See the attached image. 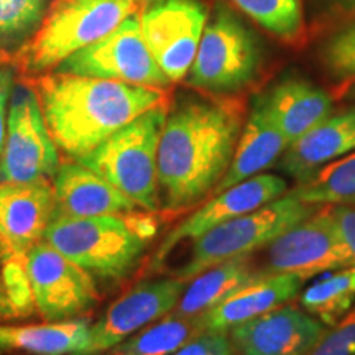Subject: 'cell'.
<instances>
[{
  "label": "cell",
  "mask_w": 355,
  "mask_h": 355,
  "mask_svg": "<svg viewBox=\"0 0 355 355\" xmlns=\"http://www.w3.org/2000/svg\"><path fill=\"white\" fill-rule=\"evenodd\" d=\"M242 127V109L234 101L188 96L173 104L158 146L163 209H189L211 196L229 170Z\"/></svg>",
  "instance_id": "obj_1"
},
{
  "label": "cell",
  "mask_w": 355,
  "mask_h": 355,
  "mask_svg": "<svg viewBox=\"0 0 355 355\" xmlns=\"http://www.w3.org/2000/svg\"><path fill=\"white\" fill-rule=\"evenodd\" d=\"M35 89L44 122L69 159L91 153L146 110L166 104L165 89L76 74L24 78Z\"/></svg>",
  "instance_id": "obj_2"
},
{
  "label": "cell",
  "mask_w": 355,
  "mask_h": 355,
  "mask_svg": "<svg viewBox=\"0 0 355 355\" xmlns=\"http://www.w3.org/2000/svg\"><path fill=\"white\" fill-rule=\"evenodd\" d=\"M141 6V0H53L38 28L12 56V64L25 78L50 73L139 13Z\"/></svg>",
  "instance_id": "obj_3"
},
{
  "label": "cell",
  "mask_w": 355,
  "mask_h": 355,
  "mask_svg": "<svg viewBox=\"0 0 355 355\" xmlns=\"http://www.w3.org/2000/svg\"><path fill=\"white\" fill-rule=\"evenodd\" d=\"M166 114V104L146 110L76 162L109 181L140 209L157 212L162 207L158 146Z\"/></svg>",
  "instance_id": "obj_4"
},
{
  "label": "cell",
  "mask_w": 355,
  "mask_h": 355,
  "mask_svg": "<svg viewBox=\"0 0 355 355\" xmlns=\"http://www.w3.org/2000/svg\"><path fill=\"white\" fill-rule=\"evenodd\" d=\"M130 216L55 217L43 242L91 275L121 279L135 268L148 243Z\"/></svg>",
  "instance_id": "obj_5"
},
{
  "label": "cell",
  "mask_w": 355,
  "mask_h": 355,
  "mask_svg": "<svg viewBox=\"0 0 355 355\" xmlns=\"http://www.w3.org/2000/svg\"><path fill=\"white\" fill-rule=\"evenodd\" d=\"M321 206L300 201L286 191L259 209L216 225L194 241L186 263L173 277L188 283L204 270L241 255H250L313 216Z\"/></svg>",
  "instance_id": "obj_6"
},
{
  "label": "cell",
  "mask_w": 355,
  "mask_h": 355,
  "mask_svg": "<svg viewBox=\"0 0 355 355\" xmlns=\"http://www.w3.org/2000/svg\"><path fill=\"white\" fill-rule=\"evenodd\" d=\"M261 63L260 43L224 3H217L199 42L186 81L212 94L237 92L254 81Z\"/></svg>",
  "instance_id": "obj_7"
},
{
  "label": "cell",
  "mask_w": 355,
  "mask_h": 355,
  "mask_svg": "<svg viewBox=\"0 0 355 355\" xmlns=\"http://www.w3.org/2000/svg\"><path fill=\"white\" fill-rule=\"evenodd\" d=\"M60 165V148L44 122L37 92L26 79L15 81L8 101L0 183L53 180Z\"/></svg>",
  "instance_id": "obj_8"
},
{
  "label": "cell",
  "mask_w": 355,
  "mask_h": 355,
  "mask_svg": "<svg viewBox=\"0 0 355 355\" xmlns=\"http://www.w3.org/2000/svg\"><path fill=\"white\" fill-rule=\"evenodd\" d=\"M53 71L158 89L171 84L146 46L139 13L127 17L117 28L66 58Z\"/></svg>",
  "instance_id": "obj_9"
},
{
  "label": "cell",
  "mask_w": 355,
  "mask_h": 355,
  "mask_svg": "<svg viewBox=\"0 0 355 355\" xmlns=\"http://www.w3.org/2000/svg\"><path fill=\"white\" fill-rule=\"evenodd\" d=\"M26 265L35 308L44 322L86 316L99 303L94 277L46 242L30 248Z\"/></svg>",
  "instance_id": "obj_10"
},
{
  "label": "cell",
  "mask_w": 355,
  "mask_h": 355,
  "mask_svg": "<svg viewBox=\"0 0 355 355\" xmlns=\"http://www.w3.org/2000/svg\"><path fill=\"white\" fill-rule=\"evenodd\" d=\"M140 15L145 43L171 83L188 76L207 21L199 0H157Z\"/></svg>",
  "instance_id": "obj_11"
},
{
  "label": "cell",
  "mask_w": 355,
  "mask_h": 355,
  "mask_svg": "<svg viewBox=\"0 0 355 355\" xmlns=\"http://www.w3.org/2000/svg\"><path fill=\"white\" fill-rule=\"evenodd\" d=\"M354 265V255L337 232L329 209L321 206L270 243L266 272L291 273L306 282L319 273Z\"/></svg>",
  "instance_id": "obj_12"
},
{
  "label": "cell",
  "mask_w": 355,
  "mask_h": 355,
  "mask_svg": "<svg viewBox=\"0 0 355 355\" xmlns=\"http://www.w3.org/2000/svg\"><path fill=\"white\" fill-rule=\"evenodd\" d=\"M186 283L171 278L141 282L121 296L99 321L89 326L86 347L79 355L107 352L176 308Z\"/></svg>",
  "instance_id": "obj_13"
},
{
  "label": "cell",
  "mask_w": 355,
  "mask_h": 355,
  "mask_svg": "<svg viewBox=\"0 0 355 355\" xmlns=\"http://www.w3.org/2000/svg\"><path fill=\"white\" fill-rule=\"evenodd\" d=\"M286 191L288 183L285 178L263 173V175L248 178V180L232 186V188L224 189L219 194H214L209 201L202 204L199 209L170 230V234L166 235L165 241L162 242V245L157 248V252L152 257L146 272H157L178 243L188 241V239L196 241L198 237H201L204 232L216 227V225L259 209L265 204L283 196Z\"/></svg>",
  "instance_id": "obj_14"
},
{
  "label": "cell",
  "mask_w": 355,
  "mask_h": 355,
  "mask_svg": "<svg viewBox=\"0 0 355 355\" xmlns=\"http://www.w3.org/2000/svg\"><path fill=\"white\" fill-rule=\"evenodd\" d=\"M324 324L296 306H278L229 331L239 355H309Z\"/></svg>",
  "instance_id": "obj_15"
},
{
  "label": "cell",
  "mask_w": 355,
  "mask_h": 355,
  "mask_svg": "<svg viewBox=\"0 0 355 355\" xmlns=\"http://www.w3.org/2000/svg\"><path fill=\"white\" fill-rule=\"evenodd\" d=\"M55 217H127L139 206L109 181L83 166L76 159L61 163L53 176Z\"/></svg>",
  "instance_id": "obj_16"
},
{
  "label": "cell",
  "mask_w": 355,
  "mask_h": 355,
  "mask_svg": "<svg viewBox=\"0 0 355 355\" xmlns=\"http://www.w3.org/2000/svg\"><path fill=\"white\" fill-rule=\"evenodd\" d=\"M53 183L38 178L21 183H0V234L21 254L43 241L53 219Z\"/></svg>",
  "instance_id": "obj_17"
},
{
  "label": "cell",
  "mask_w": 355,
  "mask_h": 355,
  "mask_svg": "<svg viewBox=\"0 0 355 355\" xmlns=\"http://www.w3.org/2000/svg\"><path fill=\"white\" fill-rule=\"evenodd\" d=\"M301 283L303 279L291 273H259L247 285L239 288L229 298L199 318L206 331L229 332L234 326L291 301L298 295Z\"/></svg>",
  "instance_id": "obj_18"
},
{
  "label": "cell",
  "mask_w": 355,
  "mask_h": 355,
  "mask_svg": "<svg viewBox=\"0 0 355 355\" xmlns=\"http://www.w3.org/2000/svg\"><path fill=\"white\" fill-rule=\"evenodd\" d=\"M290 145L326 121L334 110L332 97L306 79L288 76L257 96Z\"/></svg>",
  "instance_id": "obj_19"
},
{
  "label": "cell",
  "mask_w": 355,
  "mask_h": 355,
  "mask_svg": "<svg viewBox=\"0 0 355 355\" xmlns=\"http://www.w3.org/2000/svg\"><path fill=\"white\" fill-rule=\"evenodd\" d=\"M288 148H290V141L285 133L279 130L255 97L247 122L242 127L229 170L217 183L211 196L263 173V170L282 158Z\"/></svg>",
  "instance_id": "obj_20"
},
{
  "label": "cell",
  "mask_w": 355,
  "mask_h": 355,
  "mask_svg": "<svg viewBox=\"0 0 355 355\" xmlns=\"http://www.w3.org/2000/svg\"><path fill=\"white\" fill-rule=\"evenodd\" d=\"M355 152V105L331 114L326 121L290 145L279 158V168L298 181L319 168Z\"/></svg>",
  "instance_id": "obj_21"
},
{
  "label": "cell",
  "mask_w": 355,
  "mask_h": 355,
  "mask_svg": "<svg viewBox=\"0 0 355 355\" xmlns=\"http://www.w3.org/2000/svg\"><path fill=\"white\" fill-rule=\"evenodd\" d=\"M87 316L61 322L0 324V352L25 355H79L89 339Z\"/></svg>",
  "instance_id": "obj_22"
},
{
  "label": "cell",
  "mask_w": 355,
  "mask_h": 355,
  "mask_svg": "<svg viewBox=\"0 0 355 355\" xmlns=\"http://www.w3.org/2000/svg\"><path fill=\"white\" fill-rule=\"evenodd\" d=\"M259 273L252 266L250 255H241L222 261L204 270L186 283L183 295L173 311L186 318L201 316L202 313L229 298L239 288L247 285Z\"/></svg>",
  "instance_id": "obj_23"
},
{
  "label": "cell",
  "mask_w": 355,
  "mask_h": 355,
  "mask_svg": "<svg viewBox=\"0 0 355 355\" xmlns=\"http://www.w3.org/2000/svg\"><path fill=\"white\" fill-rule=\"evenodd\" d=\"M204 329L201 318H186L175 311L148 324L112 349V355H171L194 337L201 336Z\"/></svg>",
  "instance_id": "obj_24"
},
{
  "label": "cell",
  "mask_w": 355,
  "mask_h": 355,
  "mask_svg": "<svg viewBox=\"0 0 355 355\" xmlns=\"http://www.w3.org/2000/svg\"><path fill=\"white\" fill-rule=\"evenodd\" d=\"M35 313L26 255L0 234V321H21Z\"/></svg>",
  "instance_id": "obj_25"
},
{
  "label": "cell",
  "mask_w": 355,
  "mask_h": 355,
  "mask_svg": "<svg viewBox=\"0 0 355 355\" xmlns=\"http://www.w3.org/2000/svg\"><path fill=\"white\" fill-rule=\"evenodd\" d=\"M288 193L316 206L355 204V152L321 166Z\"/></svg>",
  "instance_id": "obj_26"
},
{
  "label": "cell",
  "mask_w": 355,
  "mask_h": 355,
  "mask_svg": "<svg viewBox=\"0 0 355 355\" xmlns=\"http://www.w3.org/2000/svg\"><path fill=\"white\" fill-rule=\"evenodd\" d=\"M301 306L324 326H334L352 309L355 301V265L334 270L301 295Z\"/></svg>",
  "instance_id": "obj_27"
},
{
  "label": "cell",
  "mask_w": 355,
  "mask_h": 355,
  "mask_svg": "<svg viewBox=\"0 0 355 355\" xmlns=\"http://www.w3.org/2000/svg\"><path fill=\"white\" fill-rule=\"evenodd\" d=\"M255 24L275 37L293 42L303 28L301 0H232Z\"/></svg>",
  "instance_id": "obj_28"
},
{
  "label": "cell",
  "mask_w": 355,
  "mask_h": 355,
  "mask_svg": "<svg viewBox=\"0 0 355 355\" xmlns=\"http://www.w3.org/2000/svg\"><path fill=\"white\" fill-rule=\"evenodd\" d=\"M50 0H0V40L17 42L42 24Z\"/></svg>",
  "instance_id": "obj_29"
},
{
  "label": "cell",
  "mask_w": 355,
  "mask_h": 355,
  "mask_svg": "<svg viewBox=\"0 0 355 355\" xmlns=\"http://www.w3.org/2000/svg\"><path fill=\"white\" fill-rule=\"evenodd\" d=\"M321 56L326 69L336 79H355V24L331 37Z\"/></svg>",
  "instance_id": "obj_30"
},
{
  "label": "cell",
  "mask_w": 355,
  "mask_h": 355,
  "mask_svg": "<svg viewBox=\"0 0 355 355\" xmlns=\"http://www.w3.org/2000/svg\"><path fill=\"white\" fill-rule=\"evenodd\" d=\"M331 327L309 355H355V308Z\"/></svg>",
  "instance_id": "obj_31"
},
{
  "label": "cell",
  "mask_w": 355,
  "mask_h": 355,
  "mask_svg": "<svg viewBox=\"0 0 355 355\" xmlns=\"http://www.w3.org/2000/svg\"><path fill=\"white\" fill-rule=\"evenodd\" d=\"M234 352L229 332L207 331L194 337L171 355H234Z\"/></svg>",
  "instance_id": "obj_32"
},
{
  "label": "cell",
  "mask_w": 355,
  "mask_h": 355,
  "mask_svg": "<svg viewBox=\"0 0 355 355\" xmlns=\"http://www.w3.org/2000/svg\"><path fill=\"white\" fill-rule=\"evenodd\" d=\"M334 225L355 259V204H326Z\"/></svg>",
  "instance_id": "obj_33"
},
{
  "label": "cell",
  "mask_w": 355,
  "mask_h": 355,
  "mask_svg": "<svg viewBox=\"0 0 355 355\" xmlns=\"http://www.w3.org/2000/svg\"><path fill=\"white\" fill-rule=\"evenodd\" d=\"M13 84H15L13 69L12 68H0V157H2L3 141H6L8 101H10Z\"/></svg>",
  "instance_id": "obj_34"
},
{
  "label": "cell",
  "mask_w": 355,
  "mask_h": 355,
  "mask_svg": "<svg viewBox=\"0 0 355 355\" xmlns=\"http://www.w3.org/2000/svg\"><path fill=\"white\" fill-rule=\"evenodd\" d=\"M318 13L332 20H355V0H313Z\"/></svg>",
  "instance_id": "obj_35"
},
{
  "label": "cell",
  "mask_w": 355,
  "mask_h": 355,
  "mask_svg": "<svg viewBox=\"0 0 355 355\" xmlns=\"http://www.w3.org/2000/svg\"><path fill=\"white\" fill-rule=\"evenodd\" d=\"M344 97L349 101H355V79L349 84L347 89L344 91Z\"/></svg>",
  "instance_id": "obj_36"
},
{
  "label": "cell",
  "mask_w": 355,
  "mask_h": 355,
  "mask_svg": "<svg viewBox=\"0 0 355 355\" xmlns=\"http://www.w3.org/2000/svg\"><path fill=\"white\" fill-rule=\"evenodd\" d=\"M3 55H6V50H3V42L0 40V58H2Z\"/></svg>",
  "instance_id": "obj_37"
},
{
  "label": "cell",
  "mask_w": 355,
  "mask_h": 355,
  "mask_svg": "<svg viewBox=\"0 0 355 355\" xmlns=\"http://www.w3.org/2000/svg\"><path fill=\"white\" fill-rule=\"evenodd\" d=\"M141 2H144V3H145V2H146V0H141Z\"/></svg>",
  "instance_id": "obj_38"
},
{
  "label": "cell",
  "mask_w": 355,
  "mask_h": 355,
  "mask_svg": "<svg viewBox=\"0 0 355 355\" xmlns=\"http://www.w3.org/2000/svg\"><path fill=\"white\" fill-rule=\"evenodd\" d=\"M109 355H112V354H109Z\"/></svg>",
  "instance_id": "obj_39"
}]
</instances>
